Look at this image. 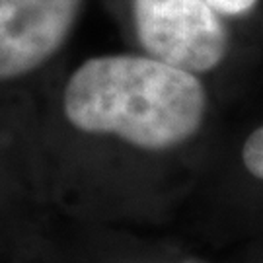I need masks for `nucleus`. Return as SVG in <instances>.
<instances>
[{
  "label": "nucleus",
  "instance_id": "1",
  "mask_svg": "<svg viewBox=\"0 0 263 263\" xmlns=\"http://www.w3.org/2000/svg\"><path fill=\"white\" fill-rule=\"evenodd\" d=\"M63 111L78 131L162 152L201 131L209 96L197 74L151 55H102L68 78Z\"/></svg>",
  "mask_w": 263,
  "mask_h": 263
},
{
  "label": "nucleus",
  "instance_id": "2",
  "mask_svg": "<svg viewBox=\"0 0 263 263\" xmlns=\"http://www.w3.org/2000/svg\"><path fill=\"white\" fill-rule=\"evenodd\" d=\"M135 28L151 57L193 74L211 72L228 53V31L205 0H133Z\"/></svg>",
  "mask_w": 263,
  "mask_h": 263
},
{
  "label": "nucleus",
  "instance_id": "3",
  "mask_svg": "<svg viewBox=\"0 0 263 263\" xmlns=\"http://www.w3.org/2000/svg\"><path fill=\"white\" fill-rule=\"evenodd\" d=\"M82 0H0V82L45 65L74 28Z\"/></svg>",
  "mask_w": 263,
  "mask_h": 263
},
{
  "label": "nucleus",
  "instance_id": "4",
  "mask_svg": "<svg viewBox=\"0 0 263 263\" xmlns=\"http://www.w3.org/2000/svg\"><path fill=\"white\" fill-rule=\"evenodd\" d=\"M238 156L246 176L257 183H263V123L246 137Z\"/></svg>",
  "mask_w": 263,
  "mask_h": 263
},
{
  "label": "nucleus",
  "instance_id": "5",
  "mask_svg": "<svg viewBox=\"0 0 263 263\" xmlns=\"http://www.w3.org/2000/svg\"><path fill=\"white\" fill-rule=\"evenodd\" d=\"M220 16H244L254 10L257 0H205Z\"/></svg>",
  "mask_w": 263,
  "mask_h": 263
},
{
  "label": "nucleus",
  "instance_id": "6",
  "mask_svg": "<svg viewBox=\"0 0 263 263\" xmlns=\"http://www.w3.org/2000/svg\"><path fill=\"white\" fill-rule=\"evenodd\" d=\"M187 263H191V261H187Z\"/></svg>",
  "mask_w": 263,
  "mask_h": 263
}]
</instances>
